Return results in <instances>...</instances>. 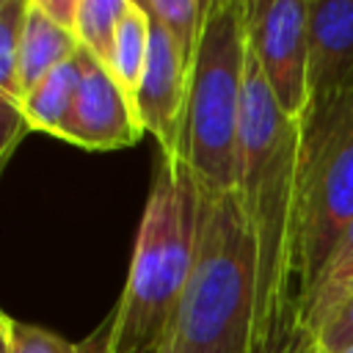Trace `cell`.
Returning a JSON list of instances; mask_svg holds the SVG:
<instances>
[{"label":"cell","instance_id":"obj_1","mask_svg":"<svg viewBox=\"0 0 353 353\" xmlns=\"http://www.w3.org/2000/svg\"><path fill=\"white\" fill-rule=\"evenodd\" d=\"M301 143L303 121L281 113L248 50L234 193L254 240V353L270 347L301 317Z\"/></svg>","mask_w":353,"mask_h":353},{"label":"cell","instance_id":"obj_2","mask_svg":"<svg viewBox=\"0 0 353 353\" xmlns=\"http://www.w3.org/2000/svg\"><path fill=\"white\" fill-rule=\"evenodd\" d=\"M199 190L182 157H160L124 290L110 312V353L163 350L196 251Z\"/></svg>","mask_w":353,"mask_h":353},{"label":"cell","instance_id":"obj_3","mask_svg":"<svg viewBox=\"0 0 353 353\" xmlns=\"http://www.w3.org/2000/svg\"><path fill=\"white\" fill-rule=\"evenodd\" d=\"M254 312L256 256L237 193L199 190L193 265L163 353H254Z\"/></svg>","mask_w":353,"mask_h":353},{"label":"cell","instance_id":"obj_4","mask_svg":"<svg viewBox=\"0 0 353 353\" xmlns=\"http://www.w3.org/2000/svg\"><path fill=\"white\" fill-rule=\"evenodd\" d=\"M248 72V0H210L190 69L182 160L201 193H232Z\"/></svg>","mask_w":353,"mask_h":353},{"label":"cell","instance_id":"obj_5","mask_svg":"<svg viewBox=\"0 0 353 353\" xmlns=\"http://www.w3.org/2000/svg\"><path fill=\"white\" fill-rule=\"evenodd\" d=\"M353 221V94L309 105L301 143V298Z\"/></svg>","mask_w":353,"mask_h":353},{"label":"cell","instance_id":"obj_6","mask_svg":"<svg viewBox=\"0 0 353 353\" xmlns=\"http://www.w3.org/2000/svg\"><path fill=\"white\" fill-rule=\"evenodd\" d=\"M248 50L281 113L303 121L312 105L309 0H248Z\"/></svg>","mask_w":353,"mask_h":353},{"label":"cell","instance_id":"obj_7","mask_svg":"<svg viewBox=\"0 0 353 353\" xmlns=\"http://www.w3.org/2000/svg\"><path fill=\"white\" fill-rule=\"evenodd\" d=\"M80 88L61 132V141L88 152L135 146L143 135V127L130 97L121 91L113 74L85 50H80Z\"/></svg>","mask_w":353,"mask_h":353},{"label":"cell","instance_id":"obj_8","mask_svg":"<svg viewBox=\"0 0 353 353\" xmlns=\"http://www.w3.org/2000/svg\"><path fill=\"white\" fill-rule=\"evenodd\" d=\"M188 83L190 74L165 36V30L152 22L149 33V58L135 94V113L143 132H149L160 157H182V132H185V108H188Z\"/></svg>","mask_w":353,"mask_h":353},{"label":"cell","instance_id":"obj_9","mask_svg":"<svg viewBox=\"0 0 353 353\" xmlns=\"http://www.w3.org/2000/svg\"><path fill=\"white\" fill-rule=\"evenodd\" d=\"M312 105L353 94V0H309Z\"/></svg>","mask_w":353,"mask_h":353},{"label":"cell","instance_id":"obj_10","mask_svg":"<svg viewBox=\"0 0 353 353\" xmlns=\"http://www.w3.org/2000/svg\"><path fill=\"white\" fill-rule=\"evenodd\" d=\"M80 52L77 36L61 25H55L36 0L28 3L25 33H22V52H19V83L22 97L36 83H41L52 69L72 61Z\"/></svg>","mask_w":353,"mask_h":353},{"label":"cell","instance_id":"obj_11","mask_svg":"<svg viewBox=\"0 0 353 353\" xmlns=\"http://www.w3.org/2000/svg\"><path fill=\"white\" fill-rule=\"evenodd\" d=\"M80 77H83V66H80V52H77L72 61L61 63L41 83L25 91L19 105L33 132H47V135L61 138L66 119L72 113L77 88H80Z\"/></svg>","mask_w":353,"mask_h":353},{"label":"cell","instance_id":"obj_12","mask_svg":"<svg viewBox=\"0 0 353 353\" xmlns=\"http://www.w3.org/2000/svg\"><path fill=\"white\" fill-rule=\"evenodd\" d=\"M353 292V221L336 240L328 262L323 265L320 276L301 298V317L303 323L317 331L328 314Z\"/></svg>","mask_w":353,"mask_h":353},{"label":"cell","instance_id":"obj_13","mask_svg":"<svg viewBox=\"0 0 353 353\" xmlns=\"http://www.w3.org/2000/svg\"><path fill=\"white\" fill-rule=\"evenodd\" d=\"M149 33H152L149 14L141 8L138 0H127V8L116 30L108 72L113 74V80L121 85V91L130 97L132 105H135V94H138L146 58H149Z\"/></svg>","mask_w":353,"mask_h":353},{"label":"cell","instance_id":"obj_14","mask_svg":"<svg viewBox=\"0 0 353 353\" xmlns=\"http://www.w3.org/2000/svg\"><path fill=\"white\" fill-rule=\"evenodd\" d=\"M0 334H3V353H110V314L80 345H72L55 331L17 320L11 314L0 317Z\"/></svg>","mask_w":353,"mask_h":353},{"label":"cell","instance_id":"obj_15","mask_svg":"<svg viewBox=\"0 0 353 353\" xmlns=\"http://www.w3.org/2000/svg\"><path fill=\"white\" fill-rule=\"evenodd\" d=\"M138 3L149 14V19L165 30V36L176 47V52L190 74L201 33H204L210 0H138Z\"/></svg>","mask_w":353,"mask_h":353},{"label":"cell","instance_id":"obj_16","mask_svg":"<svg viewBox=\"0 0 353 353\" xmlns=\"http://www.w3.org/2000/svg\"><path fill=\"white\" fill-rule=\"evenodd\" d=\"M124 8H127V0H80V14L74 25L77 44L91 58H97L105 69L110 63V52H113V41H116V30Z\"/></svg>","mask_w":353,"mask_h":353},{"label":"cell","instance_id":"obj_17","mask_svg":"<svg viewBox=\"0 0 353 353\" xmlns=\"http://www.w3.org/2000/svg\"><path fill=\"white\" fill-rule=\"evenodd\" d=\"M30 0H3L0 3V97H11L22 102L19 83V52L22 33Z\"/></svg>","mask_w":353,"mask_h":353},{"label":"cell","instance_id":"obj_18","mask_svg":"<svg viewBox=\"0 0 353 353\" xmlns=\"http://www.w3.org/2000/svg\"><path fill=\"white\" fill-rule=\"evenodd\" d=\"M314 339H317V350H325V353L353 345V292L314 331Z\"/></svg>","mask_w":353,"mask_h":353},{"label":"cell","instance_id":"obj_19","mask_svg":"<svg viewBox=\"0 0 353 353\" xmlns=\"http://www.w3.org/2000/svg\"><path fill=\"white\" fill-rule=\"evenodd\" d=\"M28 132L33 130L22 113V105L11 97H0V165L11 160V154L17 152Z\"/></svg>","mask_w":353,"mask_h":353},{"label":"cell","instance_id":"obj_20","mask_svg":"<svg viewBox=\"0 0 353 353\" xmlns=\"http://www.w3.org/2000/svg\"><path fill=\"white\" fill-rule=\"evenodd\" d=\"M262 353H317V339H314V331L303 323V317H298L292 328Z\"/></svg>","mask_w":353,"mask_h":353},{"label":"cell","instance_id":"obj_21","mask_svg":"<svg viewBox=\"0 0 353 353\" xmlns=\"http://www.w3.org/2000/svg\"><path fill=\"white\" fill-rule=\"evenodd\" d=\"M39 8L61 28L72 30L74 33V25H77V14H80V0H36Z\"/></svg>","mask_w":353,"mask_h":353},{"label":"cell","instance_id":"obj_22","mask_svg":"<svg viewBox=\"0 0 353 353\" xmlns=\"http://www.w3.org/2000/svg\"><path fill=\"white\" fill-rule=\"evenodd\" d=\"M317 353H325V350H317ZM331 353H353V345L350 347H342V350H331Z\"/></svg>","mask_w":353,"mask_h":353},{"label":"cell","instance_id":"obj_23","mask_svg":"<svg viewBox=\"0 0 353 353\" xmlns=\"http://www.w3.org/2000/svg\"><path fill=\"white\" fill-rule=\"evenodd\" d=\"M138 353H163V350H138Z\"/></svg>","mask_w":353,"mask_h":353}]
</instances>
